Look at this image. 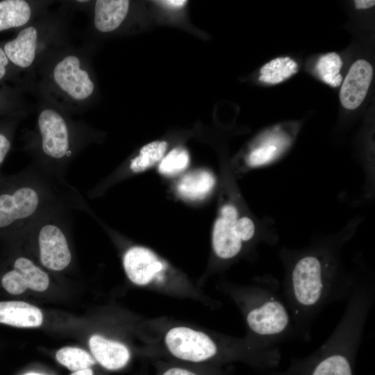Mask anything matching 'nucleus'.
Listing matches in <instances>:
<instances>
[{
    "label": "nucleus",
    "mask_w": 375,
    "mask_h": 375,
    "mask_svg": "<svg viewBox=\"0 0 375 375\" xmlns=\"http://www.w3.org/2000/svg\"><path fill=\"white\" fill-rule=\"evenodd\" d=\"M160 2H162L165 4L168 5L169 6L181 7L186 3V1L172 0V1H162Z\"/></svg>",
    "instance_id": "nucleus-29"
},
{
    "label": "nucleus",
    "mask_w": 375,
    "mask_h": 375,
    "mask_svg": "<svg viewBox=\"0 0 375 375\" xmlns=\"http://www.w3.org/2000/svg\"><path fill=\"white\" fill-rule=\"evenodd\" d=\"M238 211L233 204L224 205L215 222L212 233V246L215 256L228 261L238 257L243 250L244 244L235 232V226Z\"/></svg>",
    "instance_id": "nucleus-10"
},
{
    "label": "nucleus",
    "mask_w": 375,
    "mask_h": 375,
    "mask_svg": "<svg viewBox=\"0 0 375 375\" xmlns=\"http://www.w3.org/2000/svg\"><path fill=\"white\" fill-rule=\"evenodd\" d=\"M167 149L165 141H153L143 146L139 153L128 162V170L131 173L142 172L160 162Z\"/></svg>",
    "instance_id": "nucleus-19"
},
{
    "label": "nucleus",
    "mask_w": 375,
    "mask_h": 375,
    "mask_svg": "<svg viewBox=\"0 0 375 375\" xmlns=\"http://www.w3.org/2000/svg\"><path fill=\"white\" fill-rule=\"evenodd\" d=\"M10 62L3 48L0 47V80L5 77Z\"/></svg>",
    "instance_id": "nucleus-27"
},
{
    "label": "nucleus",
    "mask_w": 375,
    "mask_h": 375,
    "mask_svg": "<svg viewBox=\"0 0 375 375\" xmlns=\"http://www.w3.org/2000/svg\"><path fill=\"white\" fill-rule=\"evenodd\" d=\"M297 71V62L290 58H276L262 67L259 80L268 84H277L285 81Z\"/></svg>",
    "instance_id": "nucleus-20"
},
{
    "label": "nucleus",
    "mask_w": 375,
    "mask_h": 375,
    "mask_svg": "<svg viewBox=\"0 0 375 375\" xmlns=\"http://www.w3.org/2000/svg\"><path fill=\"white\" fill-rule=\"evenodd\" d=\"M130 7L126 0H97L93 7V24L100 33L117 29L125 19Z\"/></svg>",
    "instance_id": "nucleus-14"
},
{
    "label": "nucleus",
    "mask_w": 375,
    "mask_h": 375,
    "mask_svg": "<svg viewBox=\"0 0 375 375\" xmlns=\"http://www.w3.org/2000/svg\"><path fill=\"white\" fill-rule=\"evenodd\" d=\"M122 262L127 277L137 285L150 286L163 281L166 265L147 247H129L123 255Z\"/></svg>",
    "instance_id": "nucleus-9"
},
{
    "label": "nucleus",
    "mask_w": 375,
    "mask_h": 375,
    "mask_svg": "<svg viewBox=\"0 0 375 375\" xmlns=\"http://www.w3.org/2000/svg\"><path fill=\"white\" fill-rule=\"evenodd\" d=\"M190 158L183 148H175L160 161L158 172L165 176H174L184 171L188 166Z\"/></svg>",
    "instance_id": "nucleus-24"
},
{
    "label": "nucleus",
    "mask_w": 375,
    "mask_h": 375,
    "mask_svg": "<svg viewBox=\"0 0 375 375\" xmlns=\"http://www.w3.org/2000/svg\"><path fill=\"white\" fill-rule=\"evenodd\" d=\"M262 375H290L286 370L276 371L275 369L263 372Z\"/></svg>",
    "instance_id": "nucleus-30"
},
{
    "label": "nucleus",
    "mask_w": 375,
    "mask_h": 375,
    "mask_svg": "<svg viewBox=\"0 0 375 375\" xmlns=\"http://www.w3.org/2000/svg\"><path fill=\"white\" fill-rule=\"evenodd\" d=\"M70 375H93V371L92 369L88 368L83 370L74 372Z\"/></svg>",
    "instance_id": "nucleus-31"
},
{
    "label": "nucleus",
    "mask_w": 375,
    "mask_h": 375,
    "mask_svg": "<svg viewBox=\"0 0 375 375\" xmlns=\"http://www.w3.org/2000/svg\"><path fill=\"white\" fill-rule=\"evenodd\" d=\"M1 285L12 294H20L26 289L43 292L49 285V277L31 258L19 256L14 260L12 269L3 275Z\"/></svg>",
    "instance_id": "nucleus-11"
},
{
    "label": "nucleus",
    "mask_w": 375,
    "mask_h": 375,
    "mask_svg": "<svg viewBox=\"0 0 375 375\" xmlns=\"http://www.w3.org/2000/svg\"><path fill=\"white\" fill-rule=\"evenodd\" d=\"M38 66L39 88L44 101L68 113L88 106L96 85L84 53L68 48L53 49Z\"/></svg>",
    "instance_id": "nucleus-5"
},
{
    "label": "nucleus",
    "mask_w": 375,
    "mask_h": 375,
    "mask_svg": "<svg viewBox=\"0 0 375 375\" xmlns=\"http://www.w3.org/2000/svg\"><path fill=\"white\" fill-rule=\"evenodd\" d=\"M333 249L317 246L295 254L287 253L285 258L282 295L297 338L306 342L310 340L312 326L322 310L346 299L353 283L354 276L340 272Z\"/></svg>",
    "instance_id": "nucleus-1"
},
{
    "label": "nucleus",
    "mask_w": 375,
    "mask_h": 375,
    "mask_svg": "<svg viewBox=\"0 0 375 375\" xmlns=\"http://www.w3.org/2000/svg\"><path fill=\"white\" fill-rule=\"evenodd\" d=\"M342 65V60L335 52L322 56L317 64V70L320 78L331 87L339 86L342 81L340 74Z\"/></svg>",
    "instance_id": "nucleus-23"
},
{
    "label": "nucleus",
    "mask_w": 375,
    "mask_h": 375,
    "mask_svg": "<svg viewBox=\"0 0 375 375\" xmlns=\"http://www.w3.org/2000/svg\"><path fill=\"white\" fill-rule=\"evenodd\" d=\"M25 375H42V374H38V373H28V374H26Z\"/></svg>",
    "instance_id": "nucleus-32"
},
{
    "label": "nucleus",
    "mask_w": 375,
    "mask_h": 375,
    "mask_svg": "<svg viewBox=\"0 0 375 375\" xmlns=\"http://www.w3.org/2000/svg\"><path fill=\"white\" fill-rule=\"evenodd\" d=\"M12 146L10 135L0 130V166L4 161Z\"/></svg>",
    "instance_id": "nucleus-26"
},
{
    "label": "nucleus",
    "mask_w": 375,
    "mask_h": 375,
    "mask_svg": "<svg viewBox=\"0 0 375 375\" xmlns=\"http://www.w3.org/2000/svg\"><path fill=\"white\" fill-rule=\"evenodd\" d=\"M56 22L35 20L23 27L7 42L3 50L10 62L19 69L32 70L51 50L60 31Z\"/></svg>",
    "instance_id": "nucleus-8"
},
{
    "label": "nucleus",
    "mask_w": 375,
    "mask_h": 375,
    "mask_svg": "<svg viewBox=\"0 0 375 375\" xmlns=\"http://www.w3.org/2000/svg\"><path fill=\"white\" fill-rule=\"evenodd\" d=\"M38 3L26 0L0 1V31L24 27L33 22L40 8Z\"/></svg>",
    "instance_id": "nucleus-16"
},
{
    "label": "nucleus",
    "mask_w": 375,
    "mask_h": 375,
    "mask_svg": "<svg viewBox=\"0 0 375 375\" xmlns=\"http://www.w3.org/2000/svg\"><path fill=\"white\" fill-rule=\"evenodd\" d=\"M92 140L86 124L74 121L68 112L44 101L30 132L27 149L33 162L65 177L71 162Z\"/></svg>",
    "instance_id": "nucleus-4"
},
{
    "label": "nucleus",
    "mask_w": 375,
    "mask_h": 375,
    "mask_svg": "<svg viewBox=\"0 0 375 375\" xmlns=\"http://www.w3.org/2000/svg\"><path fill=\"white\" fill-rule=\"evenodd\" d=\"M89 347L95 360L108 370L121 369L131 359V352L125 344L100 335L90 337Z\"/></svg>",
    "instance_id": "nucleus-13"
},
{
    "label": "nucleus",
    "mask_w": 375,
    "mask_h": 375,
    "mask_svg": "<svg viewBox=\"0 0 375 375\" xmlns=\"http://www.w3.org/2000/svg\"><path fill=\"white\" fill-rule=\"evenodd\" d=\"M43 322L42 311L24 301H0V323L21 328L40 326Z\"/></svg>",
    "instance_id": "nucleus-15"
},
{
    "label": "nucleus",
    "mask_w": 375,
    "mask_h": 375,
    "mask_svg": "<svg viewBox=\"0 0 375 375\" xmlns=\"http://www.w3.org/2000/svg\"><path fill=\"white\" fill-rule=\"evenodd\" d=\"M58 208L92 215L83 195L64 176L35 162L17 174L0 178V233L19 235Z\"/></svg>",
    "instance_id": "nucleus-2"
},
{
    "label": "nucleus",
    "mask_w": 375,
    "mask_h": 375,
    "mask_svg": "<svg viewBox=\"0 0 375 375\" xmlns=\"http://www.w3.org/2000/svg\"><path fill=\"white\" fill-rule=\"evenodd\" d=\"M224 288L242 311L249 338L265 346L278 347L297 338L281 287L274 278L265 276L250 285Z\"/></svg>",
    "instance_id": "nucleus-3"
},
{
    "label": "nucleus",
    "mask_w": 375,
    "mask_h": 375,
    "mask_svg": "<svg viewBox=\"0 0 375 375\" xmlns=\"http://www.w3.org/2000/svg\"><path fill=\"white\" fill-rule=\"evenodd\" d=\"M358 347L342 338L326 340L311 354L292 358L290 375H356Z\"/></svg>",
    "instance_id": "nucleus-7"
},
{
    "label": "nucleus",
    "mask_w": 375,
    "mask_h": 375,
    "mask_svg": "<svg viewBox=\"0 0 375 375\" xmlns=\"http://www.w3.org/2000/svg\"><path fill=\"white\" fill-rule=\"evenodd\" d=\"M72 212L67 208L53 209L37 219L19 235L33 242L41 265L49 270L63 271L72 261L69 244Z\"/></svg>",
    "instance_id": "nucleus-6"
},
{
    "label": "nucleus",
    "mask_w": 375,
    "mask_h": 375,
    "mask_svg": "<svg viewBox=\"0 0 375 375\" xmlns=\"http://www.w3.org/2000/svg\"><path fill=\"white\" fill-rule=\"evenodd\" d=\"M373 77L371 64L362 59L356 60L350 67L342 85L340 99L347 109L354 110L364 101Z\"/></svg>",
    "instance_id": "nucleus-12"
},
{
    "label": "nucleus",
    "mask_w": 375,
    "mask_h": 375,
    "mask_svg": "<svg viewBox=\"0 0 375 375\" xmlns=\"http://www.w3.org/2000/svg\"><path fill=\"white\" fill-rule=\"evenodd\" d=\"M354 3L357 9L369 8L375 5L374 0H356Z\"/></svg>",
    "instance_id": "nucleus-28"
},
{
    "label": "nucleus",
    "mask_w": 375,
    "mask_h": 375,
    "mask_svg": "<svg viewBox=\"0 0 375 375\" xmlns=\"http://www.w3.org/2000/svg\"><path fill=\"white\" fill-rule=\"evenodd\" d=\"M215 178L206 170H196L182 176L176 184L178 194L183 198L198 201L203 199L213 189Z\"/></svg>",
    "instance_id": "nucleus-17"
},
{
    "label": "nucleus",
    "mask_w": 375,
    "mask_h": 375,
    "mask_svg": "<svg viewBox=\"0 0 375 375\" xmlns=\"http://www.w3.org/2000/svg\"><path fill=\"white\" fill-rule=\"evenodd\" d=\"M156 368V375H229L222 367L192 365L175 361L158 362Z\"/></svg>",
    "instance_id": "nucleus-21"
},
{
    "label": "nucleus",
    "mask_w": 375,
    "mask_h": 375,
    "mask_svg": "<svg viewBox=\"0 0 375 375\" xmlns=\"http://www.w3.org/2000/svg\"><path fill=\"white\" fill-rule=\"evenodd\" d=\"M56 360L72 372L90 368L95 364V359L86 351L72 347H65L57 351Z\"/></svg>",
    "instance_id": "nucleus-22"
},
{
    "label": "nucleus",
    "mask_w": 375,
    "mask_h": 375,
    "mask_svg": "<svg viewBox=\"0 0 375 375\" xmlns=\"http://www.w3.org/2000/svg\"><path fill=\"white\" fill-rule=\"evenodd\" d=\"M235 229L238 237L244 245L251 241L256 234L255 224L253 220L247 216L238 218Z\"/></svg>",
    "instance_id": "nucleus-25"
},
{
    "label": "nucleus",
    "mask_w": 375,
    "mask_h": 375,
    "mask_svg": "<svg viewBox=\"0 0 375 375\" xmlns=\"http://www.w3.org/2000/svg\"><path fill=\"white\" fill-rule=\"evenodd\" d=\"M287 140L281 135H272L255 147L248 155L247 163L257 167L269 163L283 151Z\"/></svg>",
    "instance_id": "nucleus-18"
}]
</instances>
